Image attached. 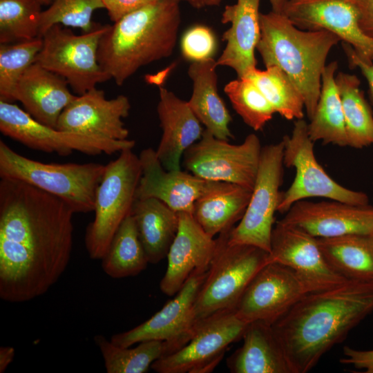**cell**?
Instances as JSON below:
<instances>
[{
    "label": "cell",
    "instance_id": "1",
    "mask_svg": "<svg viewBox=\"0 0 373 373\" xmlns=\"http://www.w3.org/2000/svg\"><path fill=\"white\" fill-rule=\"evenodd\" d=\"M75 212L24 182L0 181V298L23 303L46 293L65 271Z\"/></svg>",
    "mask_w": 373,
    "mask_h": 373
},
{
    "label": "cell",
    "instance_id": "2",
    "mask_svg": "<svg viewBox=\"0 0 373 373\" xmlns=\"http://www.w3.org/2000/svg\"><path fill=\"white\" fill-rule=\"evenodd\" d=\"M373 311V284L347 280L304 295L273 325L292 373L310 371Z\"/></svg>",
    "mask_w": 373,
    "mask_h": 373
},
{
    "label": "cell",
    "instance_id": "3",
    "mask_svg": "<svg viewBox=\"0 0 373 373\" xmlns=\"http://www.w3.org/2000/svg\"><path fill=\"white\" fill-rule=\"evenodd\" d=\"M180 2L157 0L108 26L97 59L118 86L140 68L173 53L181 23Z\"/></svg>",
    "mask_w": 373,
    "mask_h": 373
},
{
    "label": "cell",
    "instance_id": "4",
    "mask_svg": "<svg viewBox=\"0 0 373 373\" xmlns=\"http://www.w3.org/2000/svg\"><path fill=\"white\" fill-rule=\"evenodd\" d=\"M260 38L256 49L265 67L277 66L299 90L310 119L315 111L327 57L341 39L326 30H302L285 14L260 15Z\"/></svg>",
    "mask_w": 373,
    "mask_h": 373
},
{
    "label": "cell",
    "instance_id": "5",
    "mask_svg": "<svg viewBox=\"0 0 373 373\" xmlns=\"http://www.w3.org/2000/svg\"><path fill=\"white\" fill-rule=\"evenodd\" d=\"M105 171L99 163H44L24 157L0 140V177L24 182L66 202L75 213L94 211Z\"/></svg>",
    "mask_w": 373,
    "mask_h": 373
},
{
    "label": "cell",
    "instance_id": "6",
    "mask_svg": "<svg viewBox=\"0 0 373 373\" xmlns=\"http://www.w3.org/2000/svg\"><path fill=\"white\" fill-rule=\"evenodd\" d=\"M231 229L216 238V248L194 304L195 324L224 310H234L256 274L271 262L270 253L259 247L229 242Z\"/></svg>",
    "mask_w": 373,
    "mask_h": 373
},
{
    "label": "cell",
    "instance_id": "7",
    "mask_svg": "<svg viewBox=\"0 0 373 373\" xmlns=\"http://www.w3.org/2000/svg\"><path fill=\"white\" fill-rule=\"evenodd\" d=\"M142 167L139 156L132 149L105 165L97 188L95 217L85 233V246L89 257L101 260L123 220L131 213Z\"/></svg>",
    "mask_w": 373,
    "mask_h": 373
},
{
    "label": "cell",
    "instance_id": "8",
    "mask_svg": "<svg viewBox=\"0 0 373 373\" xmlns=\"http://www.w3.org/2000/svg\"><path fill=\"white\" fill-rule=\"evenodd\" d=\"M108 25L77 35L56 24L41 37L43 45L35 62L64 78L80 95L111 79L97 59L99 44Z\"/></svg>",
    "mask_w": 373,
    "mask_h": 373
},
{
    "label": "cell",
    "instance_id": "9",
    "mask_svg": "<svg viewBox=\"0 0 373 373\" xmlns=\"http://www.w3.org/2000/svg\"><path fill=\"white\" fill-rule=\"evenodd\" d=\"M283 163L296 171L288 189L281 193L277 211L285 213L296 202L309 198H325L356 205L369 204V197L361 191L347 189L333 180L318 162L307 123L296 119L291 135H285Z\"/></svg>",
    "mask_w": 373,
    "mask_h": 373
},
{
    "label": "cell",
    "instance_id": "10",
    "mask_svg": "<svg viewBox=\"0 0 373 373\" xmlns=\"http://www.w3.org/2000/svg\"><path fill=\"white\" fill-rule=\"evenodd\" d=\"M261 150L256 134H249L240 144H231L205 129L200 139L184 152L183 165L202 179L231 183L252 190Z\"/></svg>",
    "mask_w": 373,
    "mask_h": 373
},
{
    "label": "cell",
    "instance_id": "11",
    "mask_svg": "<svg viewBox=\"0 0 373 373\" xmlns=\"http://www.w3.org/2000/svg\"><path fill=\"white\" fill-rule=\"evenodd\" d=\"M283 140L262 147L251 195L239 223L229 236L231 244L252 245L270 253L271 238L283 177Z\"/></svg>",
    "mask_w": 373,
    "mask_h": 373
},
{
    "label": "cell",
    "instance_id": "12",
    "mask_svg": "<svg viewBox=\"0 0 373 373\" xmlns=\"http://www.w3.org/2000/svg\"><path fill=\"white\" fill-rule=\"evenodd\" d=\"M0 131L30 149L61 156L73 151L112 155L135 145L133 140H113L59 130L39 122L17 105L1 100Z\"/></svg>",
    "mask_w": 373,
    "mask_h": 373
},
{
    "label": "cell",
    "instance_id": "13",
    "mask_svg": "<svg viewBox=\"0 0 373 373\" xmlns=\"http://www.w3.org/2000/svg\"><path fill=\"white\" fill-rule=\"evenodd\" d=\"M248 323L234 310L213 314L195 324L185 345L155 361L151 368L158 373L210 372L222 359L229 345L242 338Z\"/></svg>",
    "mask_w": 373,
    "mask_h": 373
},
{
    "label": "cell",
    "instance_id": "14",
    "mask_svg": "<svg viewBox=\"0 0 373 373\" xmlns=\"http://www.w3.org/2000/svg\"><path fill=\"white\" fill-rule=\"evenodd\" d=\"M208 270H196L161 309L133 329L113 335L111 341L118 346L131 347L142 341H162L166 344V355L182 347L194 332V304Z\"/></svg>",
    "mask_w": 373,
    "mask_h": 373
},
{
    "label": "cell",
    "instance_id": "15",
    "mask_svg": "<svg viewBox=\"0 0 373 373\" xmlns=\"http://www.w3.org/2000/svg\"><path fill=\"white\" fill-rule=\"evenodd\" d=\"M270 258L271 262L292 269L309 293L329 289L348 280L328 263L317 238L280 220L272 230Z\"/></svg>",
    "mask_w": 373,
    "mask_h": 373
},
{
    "label": "cell",
    "instance_id": "16",
    "mask_svg": "<svg viewBox=\"0 0 373 373\" xmlns=\"http://www.w3.org/2000/svg\"><path fill=\"white\" fill-rule=\"evenodd\" d=\"M307 293L292 269L271 262L254 277L234 312L247 323L263 321L273 325Z\"/></svg>",
    "mask_w": 373,
    "mask_h": 373
},
{
    "label": "cell",
    "instance_id": "17",
    "mask_svg": "<svg viewBox=\"0 0 373 373\" xmlns=\"http://www.w3.org/2000/svg\"><path fill=\"white\" fill-rule=\"evenodd\" d=\"M302 30H326L351 46L365 61L373 62V39L359 25L358 13L347 0L289 1L284 13Z\"/></svg>",
    "mask_w": 373,
    "mask_h": 373
},
{
    "label": "cell",
    "instance_id": "18",
    "mask_svg": "<svg viewBox=\"0 0 373 373\" xmlns=\"http://www.w3.org/2000/svg\"><path fill=\"white\" fill-rule=\"evenodd\" d=\"M139 158L142 176L135 199H157L178 213L192 214L195 202L223 182L206 180L181 169L168 171L151 148L142 150Z\"/></svg>",
    "mask_w": 373,
    "mask_h": 373
},
{
    "label": "cell",
    "instance_id": "19",
    "mask_svg": "<svg viewBox=\"0 0 373 373\" xmlns=\"http://www.w3.org/2000/svg\"><path fill=\"white\" fill-rule=\"evenodd\" d=\"M131 106L123 95L108 99L104 90L93 88L78 95L61 113L57 128L113 140H128L123 118Z\"/></svg>",
    "mask_w": 373,
    "mask_h": 373
},
{
    "label": "cell",
    "instance_id": "20",
    "mask_svg": "<svg viewBox=\"0 0 373 373\" xmlns=\"http://www.w3.org/2000/svg\"><path fill=\"white\" fill-rule=\"evenodd\" d=\"M280 221L318 238L373 235V207L333 200L318 202L303 200L294 203Z\"/></svg>",
    "mask_w": 373,
    "mask_h": 373
},
{
    "label": "cell",
    "instance_id": "21",
    "mask_svg": "<svg viewBox=\"0 0 373 373\" xmlns=\"http://www.w3.org/2000/svg\"><path fill=\"white\" fill-rule=\"evenodd\" d=\"M178 214V230L160 283L162 292L169 296H175L196 270L209 269L216 248V240L203 230L192 214Z\"/></svg>",
    "mask_w": 373,
    "mask_h": 373
},
{
    "label": "cell",
    "instance_id": "22",
    "mask_svg": "<svg viewBox=\"0 0 373 373\" xmlns=\"http://www.w3.org/2000/svg\"><path fill=\"white\" fill-rule=\"evenodd\" d=\"M260 0H237L227 5L222 14V23H230L222 39L227 45L216 65L231 68L238 78L247 77L256 68L255 50L260 38Z\"/></svg>",
    "mask_w": 373,
    "mask_h": 373
},
{
    "label": "cell",
    "instance_id": "23",
    "mask_svg": "<svg viewBox=\"0 0 373 373\" xmlns=\"http://www.w3.org/2000/svg\"><path fill=\"white\" fill-rule=\"evenodd\" d=\"M159 93L157 112L162 135L156 155L165 169L180 170L184 152L200 139L203 131L188 102L163 87Z\"/></svg>",
    "mask_w": 373,
    "mask_h": 373
},
{
    "label": "cell",
    "instance_id": "24",
    "mask_svg": "<svg viewBox=\"0 0 373 373\" xmlns=\"http://www.w3.org/2000/svg\"><path fill=\"white\" fill-rule=\"evenodd\" d=\"M68 86L64 78L35 62L20 79L13 99L35 119L57 128L61 113L77 97Z\"/></svg>",
    "mask_w": 373,
    "mask_h": 373
},
{
    "label": "cell",
    "instance_id": "25",
    "mask_svg": "<svg viewBox=\"0 0 373 373\" xmlns=\"http://www.w3.org/2000/svg\"><path fill=\"white\" fill-rule=\"evenodd\" d=\"M242 345L227 359L232 373H292L272 325L249 323Z\"/></svg>",
    "mask_w": 373,
    "mask_h": 373
},
{
    "label": "cell",
    "instance_id": "26",
    "mask_svg": "<svg viewBox=\"0 0 373 373\" xmlns=\"http://www.w3.org/2000/svg\"><path fill=\"white\" fill-rule=\"evenodd\" d=\"M216 61L212 57L193 61L188 75L193 82V93L188 103L206 130L216 137H233L229 125L231 117L217 89Z\"/></svg>",
    "mask_w": 373,
    "mask_h": 373
},
{
    "label": "cell",
    "instance_id": "27",
    "mask_svg": "<svg viewBox=\"0 0 373 373\" xmlns=\"http://www.w3.org/2000/svg\"><path fill=\"white\" fill-rule=\"evenodd\" d=\"M131 213L149 262L158 263L177 234L179 214L155 198L135 199Z\"/></svg>",
    "mask_w": 373,
    "mask_h": 373
},
{
    "label": "cell",
    "instance_id": "28",
    "mask_svg": "<svg viewBox=\"0 0 373 373\" xmlns=\"http://www.w3.org/2000/svg\"><path fill=\"white\" fill-rule=\"evenodd\" d=\"M251 192L242 186L222 182L195 202L192 215L203 230L214 238L241 220Z\"/></svg>",
    "mask_w": 373,
    "mask_h": 373
},
{
    "label": "cell",
    "instance_id": "29",
    "mask_svg": "<svg viewBox=\"0 0 373 373\" xmlns=\"http://www.w3.org/2000/svg\"><path fill=\"white\" fill-rule=\"evenodd\" d=\"M317 239L325 259L337 273L347 280L373 284V235Z\"/></svg>",
    "mask_w": 373,
    "mask_h": 373
},
{
    "label": "cell",
    "instance_id": "30",
    "mask_svg": "<svg viewBox=\"0 0 373 373\" xmlns=\"http://www.w3.org/2000/svg\"><path fill=\"white\" fill-rule=\"evenodd\" d=\"M338 63L326 65L322 74L319 99L312 117L307 124L310 138L315 142L339 146H347L342 102L336 84Z\"/></svg>",
    "mask_w": 373,
    "mask_h": 373
},
{
    "label": "cell",
    "instance_id": "31",
    "mask_svg": "<svg viewBox=\"0 0 373 373\" xmlns=\"http://www.w3.org/2000/svg\"><path fill=\"white\" fill-rule=\"evenodd\" d=\"M335 80L342 102L347 146L362 149L373 144V114L359 79L339 72Z\"/></svg>",
    "mask_w": 373,
    "mask_h": 373
},
{
    "label": "cell",
    "instance_id": "32",
    "mask_svg": "<svg viewBox=\"0 0 373 373\" xmlns=\"http://www.w3.org/2000/svg\"><path fill=\"white\" fill-rule=\"evenodd\" d=\"M106 274L113 278L135 276L149 262L131 213L121 223L101 259Z\"/></svg>",
    "mask_w": 373,
    "mask_h": 373
},
{
    "label": "cell",
    "instance_id": "33",
    "mask_svg": "<svg viewBox=\"0 0 373 373\" xmlns=\"http://www.w3.org/2000/svg\"><path fill=\"white\" fill-rule=\"evenodd\" d=\"M108 373H145L152 364L166 355V347L162 341H146L137 346L121 347L108 341L103 335L94 336Z\"/></svg>",
    "mask_w": 373,
    "mask_h": 373
},
{
    "label": "cell",
    "instance_id": "34",
    "mask_svg": "<svg viewBox=\"0 0 373 373\" xmlns=\"http://www.w3.org/2000/svg\"><path fill=\"white\" fill-rule=\"evenodd\" d=\"M265 95L276 113L287 120L304 117L303 97L289 77L278 67L269 66L265 70L257 68L247 75Z\"/></svg>",
    "mask_w": 373,
    "mask_h": 373
},
{
    "label": "cell",
    "instance_id": "35",
    "mask_svg": "<svg viewBox=\"0 0 373 373\" xmlns=\"http://www.w3.org/2000/svg\"><path fill=\"white\" fill-rule=\"evenodd\" d=\"M41 6L38 0H0V43L39 37Z\"/></svg>",
    "mask_w": 373,
    "mask_h": 373
},
{
    "label": "cell",
    "instance_id": "36",
    "mask_svg": "<svg viewBox=\"0 0 373 373\" xmlns=\"http://www.w3.org/2000/svg\"><path fill=\"white\" fill-rule=\"evenodd\" d=\"M43 45L42 37L0 45V100L14 102L20 79L35 62Z\"/></svg>",
    "mask_w": 373,
    "mask_h": 373
},
{
    "label": "cell",
    "instance_id": "37",
    "mask_svg": "<svg viewBox=\"0 0 373 373\" xmlns=\"http://www.w3.org/2000/svg\"><path fill=\"white\" fill-rule=\"evenodd\" d=\"M224 90L236 113L255 131L262 129L276 113L265 95L248 77H238L229 82Z\"/></svg>",
    "mask_w": 373,
    "mask_h": 373
},
{
    "label": "cell",
    "instance_id": "38",
    "mask_svg": "<svg viewBox=\"0 0 373 373\" xmlns=\"http://www.w3.org/2000/svg\"><path fill=\"white\" fill-rule=\"evenodd\" d=\"M101 8H104L103 0H51L49 7L41 13L39 37L56 24L90 32L99 25L93 21L92 17L95 10Z\"/></svg>",
    "mask_w": 373,
    "mask_h": 373
},
{
    "label": "cell",
    "instance_id": "39",
    "mask_svg": "<svg viewBox=\"0 0 373 373\" xmlns=\"http://www.w3.org/2000/svg\"><path fill=\"white\" fill-rule=\"evenodd\" d=\"M216 48V37L211 30L204 26L198 25L191 28L182 38V55L193 62L211 58Z\"/></svg>",
    "mask_w": 373,
    "mask_h": 373
},
{
    "label": "cell",
    "instance_id": "40",
    "mask_svg": "<svg viewBox=\"0 0 373 373\" xmlns=\"http://www.w3.org/2000/svg\"><path fill=\"white\" fill-rule=\"evenodd\" d=\"M157 0H103L110 19L116 22L127 15Z\"/></svg>",
    "mask_w": 373,
    "mask_h": 373
},
{
    "label": "cell",
    "instance_id": "41",
    "mask_svg": "<svg viewBox=\"0 0 373 373\" xmlns=\"http://www.w3.org/2000/svg\"><path fill=\"white\" fill-rule=\"evenodd\" d=\"M343 354L344 357L340 360L341 363L363 370L365 373H373V350H359L345 346Z\"/></svg>",
    "mask_w": 373,
    "mask_h": 373
},
{
    "label": "cell",
    "instance_id": "42",
    "mask_svg": "<svg viewBox=\"0 0 373 373\" xmlns=\"http://www.w3.org/2000/svg\"><path fill=\"white\" fill-rule=\"evenodd\" d=\"M342 46L350 66L358 68L366 79L371 101L373 104V62H368L363 59L349 44L342 42Z\"/></svg>",
    "mask_w": 373,
    "mask_h": 373
},
{
    "label": "cell",
    "instance_id": "43",
    "mask_svg": "<svg viewBox=\"0 0 373 373\" xmlns=\"http://www.w3.org/2000/svg\"><path fill=\"white\" fill-rule=\"evenodd\" d=\"M358 13L359 25L363 31L373 39V0H347Z\"/></svg>",
    "mask_w": 373,
    "mask_h": 373
},
{
    "label": "cell",
    "instance_id": "44",
    "mask_svg": "<svg viewBox=\"0 0 373 373\" xmlns=\"http://www.w3.org/2000/svg\"><path fill=\"white\" fill-rule=\"evenodd\" d=\"M15 354V348L10 346L0 347V373H3L12 363Z\"/></svg>",
    "mask_w": 373,
    "mask_h": 373
},
{
    "label": "cell",
    "instance_id": "45",
    "mask_svg": "<svg viewBox=\"0 0 373 373\" xmlns=\"http://www.w3.org/2000/svg\"><path fill=\"white\" fill-rule=\"evenodd\" d=\"M186 1L190 6L195 8H202L206 6H213L219 5L220 0H180Z\"/></svg>",
    "mask_w": 373,
    "mask_h": 373
},
{
    "label": "cell",
    "instance_id": "46",
    "mask_svg": "<svg viewBox=\"0 0 373 373\" xmlns=\"http://www.w3.org/2000/svg\"><path fill=\"white\" fill-rule=\"evenodd\" d=\"M222 0H220L222 1ZM289 0H269L271 8L274 12L284 13L285 8Z\"/></svg>",
    "mask_w": 373,
    "mask_h": 373
},
{
    "label": "cell",
    "instance_id": "47",
    "mask_svg": "<svg viewBox=\"0 0 373 373\" xmlns=\"http://www.w3.org/2000/svg\"><path fill=\"white\" fill-rule=\"evenodd\" d=\"M42 5H48L49 6L50 4L51 0H38Z\"/></svg>",
    "mask_w": 373,
    "mask_h": 373
},
{
    "label": "cell",
    "instance_id": "48",
    "mask_svg": "<svg viewBox=\"0 0 373 373\" xmlns=\"http://www.w3.org/2000/svg\"><path fill=\"white\" fill-rule=\"evenodd\" d=\"M302 1V0H289V1L294 2V1Z\"/></svg>",
    "mask_w": 373,
    "mask_h": 373
}]
</instances>
